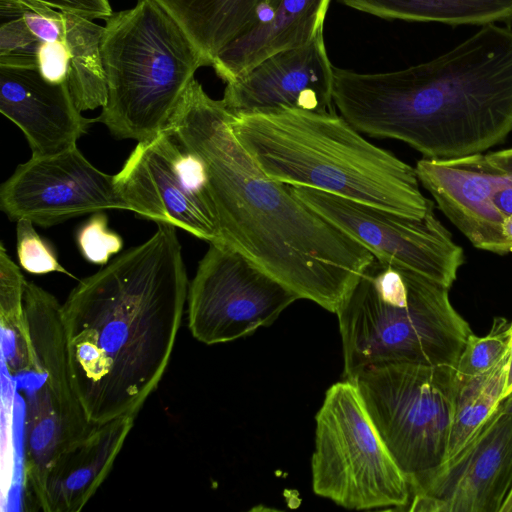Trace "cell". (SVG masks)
<instances>
[{
	"instance_id": "16",
	"label": "cell",
	"mask_w": 512,
	"mask_h": 512,
	"mask_svg": "<svg viewBox=\"0 0 512 512\" xmlns=\"http://www.w3.org/2000/svg\"><path fill=\"white\" fill-rule=\"evenodd\" d=\"M333 69L321 30L305 45L275 53L228 82L221 100L234 115L335 112Z\"/></svg>"
},
{
	"instance_id": "27",
	"label": "cell",
	"mask_w": 512,
	"mask_h": 512,
	"mask_svg": "<svg viewBox=\"0 0 512 512\" xmlns=\"http://www.w3.org/2000/svg\"><path fill=\"white\" fill-rule=\"evenodd\" d=\"M16 225L17 255L21 267L32 274L61 272L71 275L58 261L52 246L33 227L29 219H19Z\"/></svg>"
},
{
	"instance_id": "20",
	"label": "cell",
	"mask_w": 512,
	"mask_h": 512,
	"mask_svg": "<svg viewBox=\"0 0 512 512\" xmlns=\"http://www.w3.org/2000/svg\"><path fill=\"white\" fill-rule=\"evenodd\" d=\"M212 66L230 44L265 20L280 0H153Z\"/></svg>"
},
{
	"instance_id": "26",
	"label": "cell",
	"mask_w": 512,
	"mask_h": 512,
	"mask_svg": "<svg viewBox=\"0 0 512 512\" xmlns=\"http://www.w3.org/2000/svg\"><path fill=\"white\" fill-rule=\"evenodd\" d=\"M0 16L22 18L40 42L63 40L64 23L61 11L36 0H0Z\"/></svg>"
},
{
	"instance_id": "17",
	"label": "cell",
	"mask_w": 512,
	"mask_h": 512,
	"mask_svg": "<svg viewBox=\"0 0 512 512\" xmlns=\"http://www.w3.org/2000/svg\"><path fill=\"white\" fill-rule=\"evenodd\" d=\"M0 111L25 135L31 157L52 156L77 146L97 122L75 105L68 83L46 81L35 57L0 56Z\"/></svg>"
},
{
	"instance_id": "5",
	"label": "cell",
	"mask_w": 512,
	"mask_h": 512,
	"mask_svg": "<svg viewBox=\"0 0 512 512\" xmlns=\"http://www.w3.org/2000/svg\"><path fill=\"white\" fill-rule=\"evenodd\" d=\"M449 288L410 269L370 262L340 302L343 379L389 363L454 367L469 324L453 308Z\"/></svg>"
},
{
	"instance_id": "32",
	"label": "cell",
	"mask_w": 512,
	"mask_h": 512,
	"mask_svg": "<svg viewBox=\"0 0 512 512\" xmlns=\"http://www.w3.org/2000/svg\"><path fill=\"white\" fill-rule=\"evenodd\" d=\"M512 391V343L510 346V350L508 353V363H507V375H506V384L503 394V399L510 394Z\"/></svg>"
},
{
	"instance_id": "33",
	"label": "cell",
	"mask_w": 512,
	"mask_h": 512,
	"mask_svg": "<svg viewBox=\"0 0 512 512\" xmlns=\"http://www.w3.org/2000/svg\"><path fill=\"white\" fill-rule=\"evenodd\" d=\"M501 228L502 234L512 251V215L503 219Z\"/></svg>"
},
{
	"instance_id": "2",
	"label": "cell",
	"mask_w": 512,
	"mask_h": 512,
	"mask_svg": "<svg viewBox=\"0 0 512 512\" xmlns=\"http://www.w3.org/2000/svg\"><path fill=\"white\" fill-rule=\"evenodd\" d=\"M188 278L176 227L82 279L61 306L74 391L93 425L137 415L171 358Z\"/></svg>"
},
{
	"instance_id": "18",
	"label": "cell",
	"mask_w": 512,
	"mask_h": 512,
	"mask_svg": "<svg viewBox=\"0 0 512 512\" xmlns=\"http://www.w3.org/2000/svg\"><path fill=\"white\" fill-rule=\"evenodd\" d=\"M136 415L95 424L52 461L45 480L41 510L78 512L109 475Z\"/></svg>"
},
{
	"instance_id": "4",
	"label": "cell",
	"mask_w": 512,
	"mask_h": 512,
	"mask_svg": "<svg viewBox=\"0 0 512 512\" xmlns=\"http://www.w3.org/2000/svg\"><path fill=\"white\" fill-rule=\"evenodd\" d=\"M230 127L273 180L412 218L435 209L420 190L415 167L367 141L336 111L232 114Z\"/></svg>"
},
{
	"instance_id": "12",
	"label": "cell",
	"mask_w": 512,
	"mask_h": 512,
	"mask_svg": "<svg viewBox=\"0 0 512 512\" xmlns=\"http://www.w3.org/2000/svg\"><path fill=\"white\" fill-rule=\"evenodd\" d=\"M291 187L300 199L380 261L410 269L449 289L465 262L462 247L453 241L434 210L422 218H412L317 189Z\"/></svg>"
},
{
	"instance_id": "22",
	"label": "cell",
	"mask_w": 512,
	"mask_h": 512,
	"mask_svg": "<svg viewBox=\"0 0 512 512\" xmlns=\"http://www.w3.org/2000/svg\"><path fill=\"white\" fill-rule=\"evenodd\" d=\"M61 12L63 41L69 52L67 83L73 101L81 112L103 107L108 99L101 50L104 27L87 17Z\"/></svg>"
},
{
	"instance_id": "29",
	"label": "cell",
	"mask_w": 512,
	"mask_h": 512,
	"mask_svg": "<svg viewBox=\"0 0 512 512\" xmlns=\"http://www.w3.org/2000/svg\"><path fill=\"white\" fill-rule=\"evenodd\" d=\"M40 41L30 32L22 18L1 16L0 56L35 57Z\"/></svg>"
},
{
	"instance_id": "34",
	"label": "cell",
	"mask_w": 512,
	"mask_h": 512,
	"mask_svg": "<svg viewBox=\"0 0 512 512\" xmlns=\"http://www.w3.org/2000/svg\"><path fill=\"white\" fill-rule=\"evenodd\" d=\"M497 408L503 414L512 415V391L501 400Z\"/></svg>"
},
{
	"instance_id": "21",
	"label": "cell",
	"mask_w": 512,
	"mask_h": 512,
	"mask_svg": "<svg viewBox=\"0 0 512 512\" xmlns=\"http://www.w3.org/2000/svg\"><path fill=\"white\" fill-rule=\"evenodd\" d=\"M384 19L487 25L512 19V0H338Z\"/></svg>"
},
{
	"instance_id": "3",
	"label": "cell",
	"mask_w": 512,
	"mask_h": 512,
	"mask_svg": "<svg viewBox=\"0 0 512 512\" xmlns=\"http://www.w3.org/2000/svg\"><path fill=\"white\" fill-rule=\"evenodd\" d=\"M333 100L356 130L428 159L501 144L512 132V29L491 23L427 62L384 73L334 67Z\"/></svg>"
},
{
	"instance_id": "1",
	"label": "cell",
	"mask_w": 512,
	"mask_h": 512,
	"mask_svg": "<svg viewBox=\"0 0 512 512\" xmlns=\"http://www.w3.org/2000/svg\"><path fill=\"white\" fill-rule=\"evenodd\" d=\"M231 115L194 78L166 128L204 165L222 242L300 299L335 313L374 255L291 185L265 175L232 132Z\"/></svg>"
},
{
	"instance_id": "13",
	"label": "cell",
	"mask_w": 512,
	"mask_h": 512,
	"mask_svg": "<svg viewBox=\"0 0 512 512\" xmlns=\"http://www.w3.org/2000/svg\"><path fill=\"white\" fill-rule=\"evenodd\" d=\"M415 171L438 208L474 247L512 253L501 228L512 215V147L451 159L423 158Z\"/></svg>"
},
{
	"instance_id": "15",
	"label": "cell",
	"mask_w": 512,
	"mask_h": 512,
	"mask_svg": "<svg viewBox=\"0 0 512 512\" xmlns=\"http://www.w3.org/2000/svg\"><path fill=\"white\" fill-rule=\"evenodd\" d=\"M512 487V415L492 413L477 434L410 485L408 511L499 512Z\"/></svg>"
},
{
	"instance_id": "6",
	"label": "cell",
	"mask_w": 512,
	"mask_h": 512,
	"mask_svg": "<svg viewBox=\"0 0 512 512\" xmlns=\"http://www.w3.org/2000/svg\"><path fill=\"white\" fill-rule=\"evenodd\" d=\"M105 21L108 99L96 120L119 139H152L167 128L195 72L207 63L153 0H138Z\"/></svg>"
},
{
	"instance_id": "28",
	"label": "cell",
	"mask_w": 512,
	"mask_h": 512,
	"mask_svg": "<svg viewBox=\"0 0 512 512\" xmlns=\"http://www.w3.org/2000/svg\"><path fill=\"white\" fill-rule=\"evenodd\" d=\"M77 244L87 261L106 265L112 255L122 250L123 240L119 234L109 230L107 215L98 212L79 229Z\"/></svg>"
},
{
	"instance_id": "25",
	"label": "cell",
	"mask_w": 512,
	"mask_h": 512,
	"mask_svg": "<svg viewBox=\"0 0 512 512\" xmlns=\"http://www.w3.org/2000/svg\"><path fill=\"white\" fill-rule=\"evenodd\" d=\"M511 343L512 322L504 318H495L486 336L472 332L455 366L457 377L469 378L490 371L508 355Z\"/></svg>"
},
{
	"instance_id": "35",
	"label": "cell",
	"mask_w": 512,
	"mask_h": 512,
	"mask_svg": "<svg viewBox=\"0 0 512 512\" xmlns=\"http://www.w3.org/2000/svg\"><path fill=\"white\" fill-rule=\"evenodd\" d=\"M499 512H512V487L507 493Z\"/></svg>"
},
{
	"instance_id": "19",
	"label": "cell",
	"mask_w": 512,
	"mask_h": 512,
	"mask_svg": "<svg viewBox=\"0 0 512 512\" xmlns=\"http://www.w3.org/2000/svg\"><path fill=\"white\" fill-rule=\"evenodd\" d=\"M331 0H280L268 17L224 49L213 61L226 83L269 56L310 42L324 28Z\"/></svg>"
},
{
	"instance_id": "31",
	"label": "cell",
	"mask_w": 512,
	"mask_h": 512,
	"mask_svg": "<svg viewBox=\"0 0 512 512\" xmlns=\"http://www.w3.org/2000/svg\"><path fill=\"white\" fill-rule=\"evenodd\" d=\"M63 12H70L89 19L106 20L114 12L109 0H36Z\"/></svg>"
},
{
	"instance_id": "7",
	"label": "cell",
	"mask_w": 512,
	"mask_h": 512,
	"mask_svg": "<svg viewBox=\"0 0 512 512\" xmlns=\"http://www.w3.org/2000/svg\"><path fill=\"white\" fill-rule=\"evenodd\" d=\"M61 306L42 287L26 283L24 309L33 358L10 378L24 403L23 485L40 510L52 461L93 426L73 388Z\"/></svg>"
},
{
	"instance_id": "9",
	"label": "cell",
	"mask_w": 512,
	"mask_h": 512,
	"mask_svg": "<svg viewBox=\"0 0 512 512\" xmlns=\"http://www.w3.org/2000/svg\"><path fill=\"white\" fill-rule=\"evenodd\" d=\"M409 486L448 459L458 378L454 367L389 363L352 381Z\"/></svg>"
},
{
	"instance_id": "10",
	"label": "cell",
	"mask_w": 512,
	"mask_h": 512,
	"mask_svg": "<svg viewBox=\"0 0 512 512\" xmlns=\"http://www.w3.org/2000/svg\"><path fill=\"white\" fill-rule=\"evenodd\" d=\"M188 286V327L207 345L270 326L300 297L224 242H211Z\"/></svg>"
},
{
	"instance_id": "11",
	"label": "cell",
	"mask_w": 512,
	"mask_h": 512,
	"mask_svg": "<svg viewBox=\"0 0 512 512\" xmlns=\"http://www.w3.org/2000/svg\"><path fill=\"white\" fill-rule=\"evenodd\" d=\"M115 182L130 211L222 242L204 165L168 129L138 142Z\"/></svg>"
},
{
	"instance_id": "30",
	"label": "cell",
	"mask_w": 512,
	"mask_h": 512,
	"mask_svg": "<svg viewBox=\"0 0 512 512\" xmlns=\"http://www.w3.org/2000/svg\"><path fill=\"white\" fill-rule=\"evenodd\" d=\"M36 63L46 81L56 84L67 81L69 52L63 40L40 42L36 52Z\"/></svg>"
},
{
	"instance_id": "23",
	"label": "cell",
	"mask_w": 512,
	"mask_h": 512,
	"mask_svg": "<svg viewBox=\"0 0 512 512\" xmlns=\"http://www.w3.org/2000/svg\"><path fill=\"white\" fill-rule=\"evenodd\" d=\"M27 281L0 244V321L2 362L9 378L27 369L33 358L24 309Z\"/></svg>"
},
{
	"instance_id": "8",
	"label": "cell",
	"mask_w": 512,
	"mask_h": 512,
	"mask_svg": "<svg viewBox=\"0 0 512 512\" xmlns=\"http://www.w3.org/2000/svg\"><path fill=\"white\" fill-rule=\"evenodd\" d=\"M312 488L352 510H407L409 483L374 426L354 382L333 384L316 414Z\"/></svg>"
},
{
	"instance_id": "14",
	"label": "cell",
	"mask_w": 512,
	"mask_h": 512,
	"mask_svg": "<svg viewBox=\"0 0 512 512\" xmlns=\"http://www.w3.org/2000/svg\"><path fill=\"white\" fill-rule=\"evenodd\" d=\"M0 208L12 221L29 219L43 227L107 209L129 210L115 175L98 170L77 146L20 164L0 187Z\"/></svg>"
},
{
	"instance_id": "24",
	"label": "cell",
	"mask_w": 512,
	"mask_h": 512,
	"mask_svg": "<svg viewBox=\"0 0 512 512\" xmlns=\"http://www.w3.org/2000/svg\"><path fill=\"white\" fill-rule=\"evenodd\" d=\"M508 355L483 374L458 378L448 458L462 449L482 428L503 399Z\"/></svg>"
}]
</instances>
